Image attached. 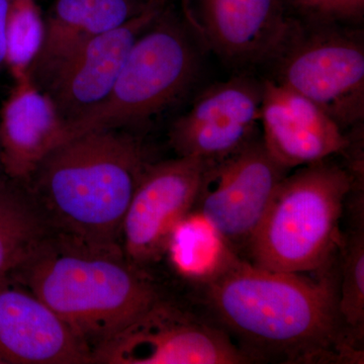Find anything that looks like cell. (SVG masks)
I'll return each instance as SVG.
<instances>
[{
    "label": "cell",
    "instance_id": "1",
    "mask_svg": "<svg viewBox=\"0 0 364 364\" xmlns=\"http://www.w3.org/2000/svg\"><path fill=\"white\" fill-rule=\"evenodd\" d=\"M205 286L218 324L252 360L254 354L294 363L360 359L359 340L340 315L338 282L330 274L311 279L236 257Z\"/></svg>",
    "mask_w": 364,
    "mask_h": 364
},
{
    "label": "cell",
    "instance_id": "2",
    "mask_svg": "<svg viewBox=\"0 0 364 364\" xmlns=\"http://www.w3.org/2000/svg\"><path fill=\"white\" fill-rule=\"evenodd\" d=\"M150 163L142 141L123 129L74 136L51 151L31 178L40 214L73 247L121 256L124 217Z\"/></svg>",
    "mask_w": 364,
    "mask_h": 364
},
{
    "label": "cell",
    "instance_id": "3",
    "mask_svg": "<svg viewBox=\"0 0 364 364\" xmlns=\"http://www.w3.org/2000/svg\"><path fill=\"white\" fill-rule=\"evenodd\" d=\"M33 294L92 351L159 301L156 289L121 256L43 246L20 268ZM92 363V361H91Z\"/></svg>",
    "mask_w": 364,
    "mask_h": 364
},
{
    "label": "cell",
    "instance_id": "4",
    "mask_svg": "<svg viewBox=\"0 0 364 364\" xmlns=\"http://www.w3.org/2000/svg\"><path fill=\"white\" fill-rule=\"evenodd\" d=\"M353 186L348 170L326 160L287 173L249 242L252 264L294 273L326 269L341 245L340 221Z\"/></svg>",
    "mask_w": 364,
    "mask_h": 364
},
{
    "label": "cell",
    "instance_id": "5",
    "mask_svg": "<svg viewBox=\"0 0 364 364\" xmlns=\"http://www.w3.org/2000/svg\"><path fill=\"white\" fill-rule=\"evenodd\" d=\"M198 61L188 30L161 13L136 39L104 102L66 124L63 143L90 131L138 126L161 114L195 82Z\"/></svg>",
    "mask_w": 364,
    "mask_h": 364
},
{
    "label": "cell",
    "instance_id": "6",
    "mask_svg": "<svg viewBox=\"0 0 364 364\" xmlns=\"http://www.w3.org/2000/svg\"><path fill=\"white\" fill-rule=\"evenodd\" d=\"M279 58L275 82L318 105L342 129L364 116V49L360 41L334 30L306 32L294 23Z\"/></svg>",
    "mask_w": 364,
    "mask_h": 364
},
{
    "label": "cell",
    "instance_id": "7",
    "mask_svg": "<svg viewBox=\"0 0 364 364\" xmlns=\"http://www.w3.org/2000/svg\"><path fill=\"white\" fill-rule=\"evenodd\" d=\"M92 363L243 364L252 358L223 328L157 301L91 354Z\"/></svg>",
    "mask_w": 364,
    "mask_h": 364
},
{
    "label": "cell",
    "instance_id": "8",
    "mask_svg": "<svg viewBox=\"0 0 364 364\" xmlns=\"http://www.w3.org/2000/svg\"><path fill=\"white\" fill-rule=\"evenodd\" d=\"M289 169L253 138L229 156L212 161L196 205L231 247L248 246L277 186Z\"/></svg>",
    "mask_w": 364,
    "mask_h": 364
},
{
    "label": "cell",
    "instance_id": "9",
    "mask_svg": "<svg viewBox=\"0 0 364 364\" xmlns=\"http://www.w3.org/2000/svg\"><path fill=\"white\" fill-rule=\"evenodd\" d=\"M210 160L178 156L151 162L127 210L122 229L123 253L133 264H146L166 251L174 227L198 202Z\"/></svg>",
    "mask_w": 364,
    "mask_h": 364
},
{
    "label": "cell",
    "instance_id": "10",
    "mask_svg": "<svg viewBox=\"0 0 364 364\" xmlns=\"http://www.w3.org/2000/svg\"><path fill=\"white\" fill-rule=\"evenodd\" d=\"M262 85L235 77L210 86L170 131L178 156L217 161L241 149L260 123Z\"/></svg>",
    "mask_w": 364,
    "mask_h": 364
},
{
    "label": "cell",
    "instance_id": "11",
    "mask_svg": "<svg viewBox=\"0 0 364 364\" xmlns=\"http://www.w3.org/2000/svg\"><path fill=\"white\" fill-rule=\"evenodd\" d=\"M148 6L123 25L90 40L55 71L42 88L66 124L102 104L109 95L136 39L161 14Z\"/></svg>",
    "mask_w": 364,
    "mask_h": 364
},
{
    "label": "cell",
    "instance_id": "12",
    "mask_svg": "<svg viewBox=\"0 0 364 364\" xmlns=\"http://www.w3.org/2000/svg\"><path fill=\"white\" fill-rule=\"evenodd\" d=\"M260 124L268 152L289 170L327 160L349 147L343 129L331 117L274 80L262 83Z\"/></svg>",
    "mask_w": 364,
    "mask_h": 364
},
{
    "label": "cell",
    "instance_id": "13",
    "mask_svg": "<svg viewBox=\"0 0 364 364\" xmlns=\"http://www.w3.org/2000/svg\"><path fill=\"white\" fill-rule=\"evenodd\" d=\"M0 363H91V351L28 289L0 280Z\"/></svg>",
    "mask_w": 364,
    "mask_h": 364
},
{
    "label": "cell",
    "instance_id": "14",
    "mask_svg": "<svg viewBox=\"0 0 364 364\" xmlns=\"http://www.w3.org/2000/svg\"><path fill=\"white\" fill-rule=\"evenodd\" d=\"M208 46L230 63L272 59L293 28L282 0H193Z\"/></svg>",
    "mask_w": 364,
    "mask_h": 364
},
{
    "label": "cell",
    "instance_id": "15",
    "mask_svg": "<svg viewBox=\"0 0 364 364\" xmlns=\"http://www.w3.org/2000/svg\"><path fill=\"white\" fill-rule=\"evenodd\" d=\"M14 81L0 109V165L14 181H28L63 143L66 123L32 74Z\"/></svg>",
    "mask_w": 364,
    "mask_h": 364
},
{
    "label": "cell",
    "instance_id": "16",
    "mask_svg": "<svg viewBox=\"0 0 364 364\" xmlns=\"http://www.w3.org/2000/svg\"><path fill=\"white\" fill-rule=\"evenodd\" d=\"M139 0H55L45 18L42 48L31 74L41 88L69 57L97 36L147 9Z\"/></svg>",
    "mask_w": 364,
    "mask_h": 364
},
{
    "label": "cell",
    "instance_id": "17",
    "mask_svg": "<svg viewBox=\"0 0 364 364\" xmlns=\"http://www.w3.org/2000/svg\"><path fill=\"white\" fill-rule=\"evenodd\" d=\"M165 252L177 272L203 284L237 257L219 230L200 210L189 213L174 227Z\"/></svg>",
    "mask_w": 364,
    "mask_h": 364
},
{
    "label": "cell",
    "instance_id": "18",
    "mask_svg": "<svg viewBox=\"0 0 364 364\" xmlns=\"http://www.w3.org/2000/svg\"><path fill=\"white\" fill-rule=\"evenodd\" d=\"M46 222L39 210L7 186H0V280L18 272L44 246Z\"/></svg>",
    "mask_w": 364,
    "mask_h": 364
},
{
    "label": "cell",
    "instance_id": "19",
    "mask_svg": "<svg viewBox=\"0 0 364 364\" xmlns=\"http://www.w3.org/2000/svg\"><path fill=\"white\" fill-rule=\"evenodd\" d=\"M44 36L45 18L37 0H9L6 68L14 80L31 73Z\"/></svg>",
    "mask_w": 364,
    "mask_h": 364
},
{
    "label": "cell",
    "instance_id": "20",
    "mask_svg": "<svg viewBox=\"0 0 364 364\" xmlns=\"http://www.w3.org/2000/svg\"><path fill=\"white\" fill-rule=\"evenodd\" d=\"M341 282H338V306L344 324L356 339H363L364 324L363 228L342 239Z\"/></svg>",
    "mask_w": 364,
    "mask_h": 364
},
{
    "label": "cell",
    "instance_id": "21",
    "mask_svg": "<svg viewBox=\"0 0 364 364\" xmlns=\"http://www.w3.org/2000/svg\"><path fill=\"white\" fill-rule=\"evenodd\" d=\"M301 11L325 20H351L364 11V0H289Z\"/></svg>",
    "mask_w": 364,
    "mask_h": 364
},
{
    "label": "cell",
    "instance_id": "22",
    "mask_svg": "<svg viewBox=\"0 0 364 364\" xmlns=\"http://www.w3.org/2000/svg\"><path fill=\"white\" fill-rule=\"evenodd\" d=\"M7 4L9 0H0V70L6 68Z\"/></svg>",
    "mask_w": 364,
    "mask_h": 364
},
{
    "label": "cell",
    "instance_id": "23",
    "mask_svg": "<svg viewBox=\"0 0 364 364\" xmlns=\"http://www.w3.org/2000/svg\"><path fill=\"white\" fill-rule=\"evenodd\" d=\"M144 2H146L148 6H160L161 0H144Z\"/></svg>",
    "mask_w": 364,
    "mask_h": 364
},
{
    "label": "cell",
    "instance_id": "24",
    "mask_svg": "<svg viewBox=\"0 0 364 364\" xmlns=\"http://www.w3.org/2000/svg\"><path fill=\"white\" fill-rule=\"evenodd\" d=\"M0 169H1V165H0ZM4 182L1 181V178H0V186H1L2 184H4Z\"/></svg>",
    "mask_w": 364,
    "mask_h": 364
}]
</instances>
